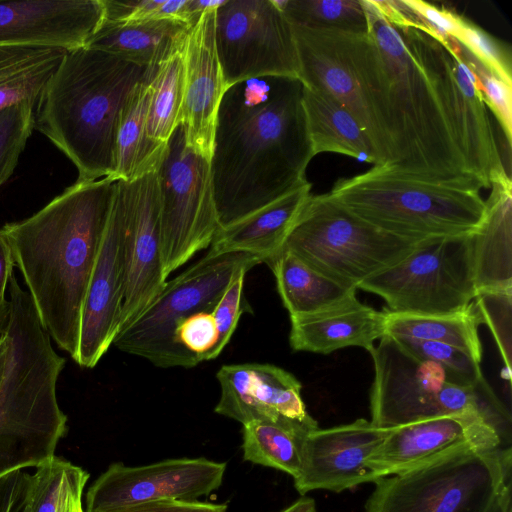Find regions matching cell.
<instances>
[{"mask_svg":"<svg viewBox=\"0 0 512 512\" xmlns=\"http://www.w3.org/2000/svg\"><path fill=\"white\" fill-rule=\"evenodd\" d=\"M114 184L109 177L76 180L31 216L0 228L42 327L74 361Z\"/></svg>","mask_w":512,"mask_h":512,"instance_id":"7a4b0ae2","label":"cell"},{"mask_svg":"<svg viewBox=\"0 0 512 512\" xmlns=\"http://www.w3.org/2000/svg\"><path fill=\"white\" fill-rule=\"evenodd\" d=\"M265 263L290 317L316 313L356 294V288L322 274L288 250H280Z\"/></svg>","mask_w":512,"mask_h":512,"instance_id":"f1b7e54d","label":"cell"},{"mask_svg":"<svg viewBox=\"0 0 512 512\" xmlns=\"http://www.w3.org/2000/svg\"><path fill=\"white\" fill-rule=\"evenodd\" d=\"M34 107L22 102L0 110V188L13 174L34 130Z\"/></svg>","mask_w":512,"mask_h":512,"instance_id":"ab89813d","label":"cell"},{"mask_svg":"<svg viewBox=\"0 0 512 512\" xmlns=\"http://www.w3.org/2000/svg\"><path fill=\"white\" fill-rule=\"evenodd\" d=\"M8 359V344L4 335L0 338V389L3 383Z\"/></svg>","mask_w":512,"mask_h":512,"instance_id":"816d5d0a","label":"cell"},{"mask_svg":"<svg viewBox=\"0 0 512 512\" xmlns=\"http://www.w3.org/2000/svg\"><path fill=\"white\" fill-rule=\"evenodd\" d=\"M454 39L488 71L512 85V56L507 44L463 17Z\"/></svg>","mask_w":512,"mask_h":512,"instance_id":"60d3db41","label":"cell"},{"mask_svg":"<svg viewBox=\"0 0 512 512\" xmlns=\"http://www.w3.org/2000/svg\"><path fill=\"white\" fill-rule=\"evenodd\" d=\"M185 48V47H184ZM184 49L161 63L152 81L146 129L155 143L166 145L180 123L183 99Z\"/></svg>","mask_w":512,"mask_h":512,"instance_id":"836d02e7","label":"cell"},{"mask_svg":"<svg viewBox=\"0 0 512 512\" xmlns=\"http://www.w3.org/2000/svg\"><path fill=\"white\" fill-rule=\"evenodd\" d=\"M460 49L463 59L476 76L485 104L501 127L510 149L512 143V85L488 71L461 45Z\"/></svg>","mask_w":512,"mask_h":512,"instance_id":"b9f144b4","label":"cell"},{"mask_svg":"<svg viewBox=\"0 0 512 512\" xmlns=\"http://www.w3.org/2000/svg\"><path fill=\"white\" fill-rule=\"evenodd\" d=\"M4 332L8 359L0 389V477L55 456L67 432L57 398L65 359L54 349L26 290L13 283Z\"/></svg>","mask_w":512,"mask_h":512,"instance_id":"277c9868","label":"cell"},{"mask_svg":"<svg viewBox=\"0 0 512 512\" xmlns=\"http://www.w3.org/2000/svg\"><path fill=\"white\" fill-rule=\"evenodd\" d=\"M293 26L367 34L362 0H275Z\"/></svg>","mask_w":512,"mask_h":512,"instance_id":"e575fe53","label":"cell"},{"mask_svg":"<svg viewBox=\"0 0 512 512\" xmlns=\"http://www.w3.org/2000/svg\"><path fill=\"white\" fill-rule=\"evenodd\" d=\"M226 463L205 458L168 459L144 466L111 464L90 486L85 512L160 500L194 501L222 484Z\"/></svg>","mask_w":512,"mask_h":512,"instance_id":"2e32d148","label":"cell"},{"mask_svg":"<svg viewBox=\"0 0 512 512\" xmlns=\"http://www.w3.org/2000/svg\"><path fill=\"white\" fill-rule=\"evenodd\" d=\"M107 512H227V505L196 500H160L125 506Z\"/></svg>","mask_w":512,"mask_h":512,"instance_id":"bcb514c9","label":"cell"},{"mask_svg":"<svg viewBox=\"0 0 512 512\" xmlns=\"http://www.w3.org/2000/svg\"><path fill=\"white\" fill-rule=\"evenodd\" d=\"M362 1L368 33L389 80L397 154L393 166L422 177L468 181L479 186L466 168L439 97L428 58L426 32L396 27L373 0Z\"/></svg>","mask_w":512,"mask_h":512,"instance_id":"5b68a950","label":"cell"},{"mask_svg":"<svg viewBox=\"0 0 512 512\" xmlns=\"http://www.w3.org/2000/svg\"><path fill=\"white\" fill-rule=\"evenodd\" d=\"M216 9L204 12L190 28L183 52L180 123L187 144L209 160L217 111L226 91L215 45Z\"/></svg>","mask_w":512,"mask_h":512,"instance_id":"603a6c76","label":"cell"},{"mask_svg":"<svg viewBox=\"0 0 512 512\" xmlns=\"http://www.w3.org/2000/svg\"><path fill=\"white\" fill-rule=\"evenodd\" d=\"M245 275L246 273H241L231 282L211 312L216 326L217 341L206 361L221 354L229 343L241 315L245 312L252 313L243 291Z\"/></svg>","mask_w":512,"mask_h":512,"instance_id":"7bdbcfd3","label":"cell"},{"mask_svg":"<svg viewBox=\"0 0 512 512\" xmlns=\"http://www.w3.org/2000/svg\"><path fill=\"white\" fill-rule=\"evenodd\" d=\"M9 303H6L0 308V338L4 335L8 318H9Z\"/></svg>","mask_w":512,"mask_h":512,"instance_id":"f5cc1de1","label":"cell"},{"mask_svg":"<svg viewBox=\"0 0 512 512\" xmlns=\"http://www.w3.org/2000/svg\"><path fill=\"white\" fill-rule=\"evenodd\" d=\"M176 20L103 22L85 46L145 67H158L185 47L190 30Z\"/></svg>","mask_w":512,"mask_h":512,"instance_id":"4316f807","label":"cell"},{"mask_svg":"<svg viewBox=\"0 0 512 512\" xmlns=\"http://www.w3.org/2000/svg\"><path fill=\"white\" fill-rule=\"evenodd\" d=\"M482 222L472 234L477 292L512 289V181L493 183Z\"/></svg>","mask_w":512,"mask_h":512,"instance_id":"d4e9b609","label":"cell"},{"mask_svg":"<svg viewBox=\"0 0 512 512\" xmlns=\"http://www.w3.org/2000/svg\"><path fill=\"white\" fill-rule=\"evenodd\" d=\"M14 260L11 250L0 233V308L7 302L5 296L8 291L9 281L13 273Z\"/></svg>","mask_w":512,"mask_h":512,"instance_id":"7dc6e473","label":"cell"},{"mask_svg":"<svg viewBox=\"0 0 512 512\" xmlns=\"http://www.w3.org/2000/svg\"><path fill=\"white\" fill-rule=\"evenodd\" d=\"M293 26V25H292ZM304 86L330 94L355 117L382 164L396 163L388 76L373 38L293 26Z\"/></svg>","mask_w":512,"mask_h":512,"instance_id":"52a82bcc","label":"cell"},{"mask_svg":"<svg viewBox=\"0 0 512 512\" xmlns=\"http://www.w3.org/2000/svg\"><path fill=\"white\" fill-rule=\"evenodd\" d=\"M318 424L252 421L243 424V458L254 464L283 471L293 479L301 466L305 436Z\"/></svg>","mask_w":512,"mask_h":512,"instance_id":"d6a6232c","label":"cell"},{"mask_svg":"<svg viewBox=\"0 0 512 512\" xmlns=\"http://www.w3.org/2000/svg\"><path fill=\"white\" fill-rule=\"evenodd\" d=\"M300 80L266 76L224 92L216 116L210 173L220 228L306 184L314 156Z\"/></svg>","mask_w":512,"mask_h":512,"instance_id":"6da1fadb","label":"cell"},{"mask_svg":"<svg viewBox=\"0 0 512 512\" xmlns=\"http://www.w3.org/2000/svg\"><path fill=\"white\" fill-rule=\"evenodd\" d=\"M65 53L57 48H0V110L22 102L35 105Z\"/></svg>","mask_w":512,"mask_h":512,"instance_id":"1f68e13d","label":"cell"},{"mask_svg":"<svg viewBox=\"0 0 512 512\" xmlns=\"http://www.w3.org/2000/svg\"><path fill=\"white\" fill-rule=\"evenodd\" d=\"M124 242V202L115 181L110 216L82 310L75 362L84 368L98 364L119 330L125 282Z\"/></svg>","mask_w":512,"mask_h":512,"instance_id":"d6986e66","label":"cell"},{"mask_svg":"<svg viewBox=\"0 0 512 512\" xmlns=\"http://www.w3.org/2000/svg\"><path fill=\"white\" fill-rule=\"evenodd\" d=\"M280 512H316V503L312 498L301 497Z\"/></svg>","mask_w":512,"mask_h":512,"instance_id":"f907efd6","label":"cell"},{"mask_svg":"<svg viewBox=\"0 0 512 512\" xmlns=\"http://www.w3.org/2000/svg\"><path fill=\"white\" fill-rule=\"evenodd\" d=\"M386 333L390 336L444 343L482 360L478 334L481 324L472 304L465 310L441 315L403 314L385 310Z\"/></svg>","mask_w":512,"mask_h":512,"instance_id":"4dcf8cb0","label":"cell"},{"mask_svg":"<svg viewBox=\"0 0 512 512\" xmlns=\"http://www.w3.org/2000/svg\"><path fill=\"white\" fill-rule=\"evenodd\" d=\"M155 74L136 86L122 110L113 181H132L157 171L163 158L166 145L153 142L146 129Z\"/></svg>","mask_w":512,"mask_h":512,"instance_id":"f546056e","label":"cell"},{"mask_svg":"<svg viewBox=\"0 0 512 512\" xmlns=\"http://www.w3.org/2000/svg\"><path fill=\"white\" fill-rule=\"evenodd\" d=\"M426 47L439 97L469 174L482 188L511 180L478 80L455 39L441 42L426 32Z\"/></svg>","mask_w":512,"mask_h":512,"instance_id":"5bb4252c","label":"cell"},{"mask_svg":"<svg viewBox=\"0 0 512 512\" xmlns=\"http://www.w3.org/2000/svg\"><path fill=\"white\" fill-rule=\"evenodd\" d=\"M370 354L374 366L370 422L374 426L392 429L448 416L445 388L450 382L440 365L417 358L387 334Z\"/></svg>","mask_w":512,"mask_h":512,"instance_id":"9a60e30c","label":"cell"},{"mask_svg":"<svg viewBox=\"0 0 512 512\" xmlns=\"http://www.w3.org/2000/svg\"><path fill=\"white\" fill-rule=\"evenodd\" d=\"M500 447L502 437L486 417L438 416L390 429L366 465L377 481L456 451Z\"/></svg>","mask_w":512,"mask_h":512,"instance_id":"ac0fdd59","label":"cell"},{"mask_svg":"<svg viewBox=\"0 0 512 512\" xmlns=\"http://www.w3.org/2000/svg\"><path fill=\"white\" fill-rule=\"evenodd\" d=\"M489 512H512V480L505 484Z\"/></svg>","mask_w":512,"mask_h":512,"instance_id":"681fc988","label":"cell"},{"mask_svg":"<svg viewBox=\"0 0 512 512\" xmlns=\"http://www.w3.org/2000/svg\"><path fill=\"white\" fill-rule=\"evenodd\" d=\"M392 337L417 358L440 365L450 383L470 388H478L482 385L480 363L467 352L444 343Z\"/></svg>","mask_w":512,"mask_h":512,"instance_id":"74e56055","label":"cell"},{"mask_svg":"<svg viewBox=\"0 0 512 512\" xmlns=\"http://www.w3.org/2000/svg\"><path fill=\"white\" fill-rule=\"evenodd\" d=\"M290 346L294 351L329 354L356 346L374 349L386 333L385 311L361 303L356 294L316 313L290 317Z\"/></svg>","mask_w":512,"mask_h":512,"instance_id":"cb8c5ba5","label":"cell"},{"mask_svg":"<svg viewBox=\"0 0 512 512\" xmlns=\"http://www.w3.org/2000/svg\"><path fill=\"white\" fill-rule=\"evenodd\" d=\"M480 323L486 324L503 361L502 376L511 381L512 289L478 291L473 300Z\"/></svg>","mask_w":512,"mask_h":512,"instance_id":"f35d334b","label":"cell"},{"mask_svg":"<svg viewBox=\"0 0 512 512\" xmlns=\"http://www.w3.org/2000/svg\"><path fill=\"white\" fill-rule=\"evenodd\" d=\"M125 212V282L119 330L132 324L167 282L162 254L157 171L117 180Z\"/></svg>","mask_w":512,"mask_h":512,"instance_id":"e0dca14e","label":"cell"},{"mask_svg":"<svg viewBox=\"0 0 512 512\" xmlns=\"http://www.w3.org/2000/svg\"><path fill=\"white\" fill-rule=\"evenodd\" d=\"M178 344L199 362L206 361L217 341V331L211 312L201 311L180 321L175 330Z\"/></svg>","mask_w":512,"mask_h":512,"instance_id":"ee69618b","label":"cell"},{"mask_svg":"<svg viewBox=\"0 0 512 512\" xmlns=\"http://www.w3.org/2000/svg\"><path fill=\"white\" fill-rule=\"evenodd\" d=\"M215 45L226 89L266 76L299 80L293 26L275 0H225L216 9Z\"/></svg>","mask_w":512,"mask_h":512,"instance_id":"4fadbf2b","label":"cell"},{"mask_svg":"<svg viewBox=\"0 0 512 512\" xmlns=\"http://www.w3.org/2000/svg\"><path fill=\"white\" fill-rule=\"evenodd\" d=\"M85 479L86 470L55 455L30 472L23 512H58L69 489Z\"/></svg>","mask_w":512,"mask_h":512,"instance_id":"8d00e7d4","label":"cell"},{"mask_svg":"<svg viewBox=\"0 0 512 512\" xmlns=\"http://www.w3.org/2000/svg\"><path fill=\"white\" fill-rule=\"evenodd\" d=\"M476 184L404 172L393 165L335 182V200L379 229L418 242L473 233L486 204Z\"/></svg>","mask_w":512,"mask_h":512,"instance_id":"8992f818","label":"cell"},{"mask_svg":"<svg viewBox=\"0 0 512 512\" xmlns=\"http://www.w3.org/2000/svg\"><path fill=\"white\" fill-rule=\"evenodd\" d=\"M103 22L133 23L176 20L192 27L201 15L216 9L224 0H102Z\"/></svg>","mask_w":512,"mask_h":512,"instance_id":"d590c367","label":"cell"},{"mask_svg":"<svg viewBox=\"0 0 512 512\" xmlns=\"http://www.w3.org/2000/svg\"><path fill=\"white\" fill-rule=\"evenodd\" d=\"M260 263L263 260L250 253L207 252L167 281L143 313L117 333L112 345L160 368L197 366L198 359L176 340L178 323L197 312H212L231 282Z\"/></svg>","mask_w":512,"mask_h":512,"instance_id":"30bf717a","label":"cell"},{"mask_svg":"<svg viewBox=\"0 0 512 512\" xmlns=\"http://www.w3.org/2000/svg\"><path fill=\"white\" fill-rule=\"evenodd\" d=\"M311 195V184L300 186L215 234L208 252H244L259 256L263 263L275 256Z\"/></svg>","mask_w":512,"mask_h":512,"instance_id":"484cf974","label":"cell"},{"mask_svg":"<svg viewBox=\"0 0 512 512\" xmlns=\"http://www.w3.org/2000/svg\"><path fill=\"white\" fill-rule=\"evenodd\" d=\"M302 105L314 156L330 152L381 165L365 130L330 94L303 85Z\"/></svg>","mask_w":512,"mask_h":512,"instance_id":"83f0119b","label":"cell"},{"mask_svg":"<svg viewBox=\"0 0 512 512\" xmlns=\"http://www.w3.org/2000/svg\"><path fill=\"white\" fill-rule=\"evenodd\" d=\"M216 378L220 398L214 411L246 424L252 421L316 424L301 397V383L271 364L223 365Z\"/></svg>","mask_w":512,"mask_h":512,"instance_id":"44dd1931","label":"cell"},{"mask_svg":"<svg viewBox=\"0 0 512 512\" xmlns=\"http://www.w3.org/2000/svg\"><path fill=\"white\" fill-rule=\"evenodd\" d=\"M88 480H81L66 493L58 512H85L83 493Z\"/></svg>","mask_w":512,"mask_h":512,"instance_id":"c3c4849f","label":"cell"},{"mask_svg":"<svg viewBox=\"0 0 512 512\" xmlns=\"http://www.w3.org/2000/svg\"><path fill=\"white\" fill-rule=\"evenodd\" d=\"M162 254L167 277L210 246L220 229L210 160L186 142L182 123L174 129L157 169Z\"/></svg>","mask_w":512,"mask_h":512,"instance_id":"7c38bea8","label":"cell"},{"mask_svg":"<svg viewBox=\"0 0 512 512\" xmlns=\"http://www.w3.org/2000/svg\"><path fill=\"white\" fill-rule=\"evenodd\" d=\"M419 243L379 229L325 193L309 196L281 250L357 289L365 279L402 261Z\"/></svg>","mask_w":512,"mask_h":512,"instance_id":"9c48e42d","label":"cell"},{"mask_svg":"<svg viewBox=\"0 0 512 512\" xmlns=\"http://www.w3.org/2000/svg\"><path fill=\"white\" fill-rule=\"evenodd\" d=\"M104 18L102 0L0 1V48L83 47Z\"/></svg>","mask_w":512,"mask_h":512,"instance_id":"7402d4cb","label":"cell"},{"mask_svg":"<svg viewBox=\"0 0 512 512\" xmlns=\"http://www.w3.org/2000/svg\"><path fill=\"white\" fill-rule=\"evenodd\" d=\"M31 469H17L0 477V512H23Z\"/></svg>","mask_w":512,"mask_h":512,"instance_id":"f6af8a7d","label":"cell"},{"mask_svg":"<svg viewBox=\"0 0 512 512\" xmlns=\"http://www.w3.org/2000/svg\"><path fill=\"white\" fill-rule=\"evenodd\" d=\"M510 480V446L464 449L378 479L364 512H489Z\"/></svg>","mask_w":512,"mask_h":512,"instance_id":"ba28073f","label":"cell"},{"mask_svg":"<svg viewBox=\"0 0 512 512\" xmlns=\"http://www.w3.org/2000/svg\"><path fill=\"white\" fill-rule=\"evenodd\" d=\"M366 419L327 429H315L304 438L301 466L294 478L299 494L315 490L342 492L360 484L375 482L367 458L387 436Z\"/></svg>","mask_w":512,"mask_h":512,"instance_id":"ffe728a7","label":"cell"},{"mask_svg":"<svg viewBox=\"0 0 512 512\" xmlns=\"http://www.w3.org/2000/svg\"><path fill=\"white\" fill-rule=\"evenodd\" d=\"M157 68L87 46L66 51L35 104L34 129L74 164L77 181L112 178L122 110Z\"/></svg>","mask_w":512,"mask_h":512,"instance_id":"3957f363","label":"cell"},{"mask_svg":"<svg viewBox=\"0 0 512 512\" xmlns=\"http://www.w3.org/2000/svg\"><path fill=\"white\" fill-rule=\"evenodd\" d=\"M472 234L421 241L402 261L365 279L357 289L382 297L395 313L463 311L477 294Z\"/></svg>","mask_w":512,"mask_h":512,"instance_id":"8fae6325","label":"cell"}]
</instances>
